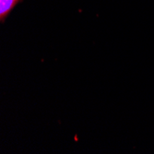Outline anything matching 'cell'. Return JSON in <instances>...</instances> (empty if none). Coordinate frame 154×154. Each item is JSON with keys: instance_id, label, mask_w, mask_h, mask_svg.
I'll return each instance as SVG.
<instances>
[{"instance_id": "6da1fadb", "label": "cell", "mask_w": 154, "mask_h": 154, "mask_svg": "<svg viewBox=\"0 0 154 154\" xmlns=\"http://www.w3.org/2000/svg\"><path fill=\"white\" fill-rule=\"evenodd\" d=\"M19 0H0V18L3 20L15 7Z\"/></svg>"}]
</instances>
